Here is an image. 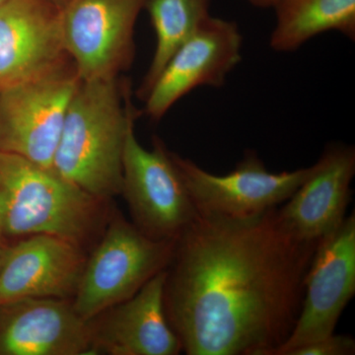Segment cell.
<instances>
[{
    "label": "cell",
    "instance_id": "6da1fadb",
    "mask_svg": "<svg viewBox=\"0 0 355 355\" xmlns=\"http://www.w3.org/2000/svg\"><path fill=\"white\" fill-rule=\"evenodd\" d=\"M318 244L294 235L279 207L242 221L198 214L166 268V316L184 352L272 355L297 321Z\"/></svg>",
    "mask_w": 355,
    "mask_h": 355
},
{
    "label": "cell",
    "instance_id": "5bb4252c",
    "mask_svg": "<svg viewBox=\"0 0 355 355\" xmlns=\"http://www.w3.org/2000/svg\"><path fill=\"white\" fill-rule=\"evenodd\" d=\"M311 167L309 176L279 211L294 235L319 243L345 219L355 175L354 147L331 144Z\"/></svg>",
    "mask_w": 355,
    "mask_h": 355
},
{
    "label": "cell",
    "instance_id": "8fae6325",
    "mask_svg": "<svg viewBox=\"0 0 355 355\" xmlns=\"http://www.w3.org/2000/svg\"><path fill=\"white\" fill-rule=\"evenodd\" d=\"M70 62L60 10L51 0H6L0 6V88L46 76Z\"/></svg>",
    "mask_w": 355,
    "mask_h": 355
},
{
    "label": "cell",
    "instance_id": "52a82bcc",
    "mask_svg": "<svg viewBox=\"0 0 355 355\" xmlns=\"http://www.w3.org/2000/svg\"><path fill=\"white\" fill-rule=\"evenodd\" d=\"M121 193L135 225L153 239H177L198 216L169 149L158 137L151 150L144 148L135 137V123L123 149Z\"/></svg>",
    "mask_w": 355,
    "mask_h": 355
},
{
    "label": "cell",
    "instance_id": "7a4b0ae2",
    "mask_svg": "<svg viewBox=\"0 0 355 355\" xmlns=\"http://www.w3.org/2000/svg\"><path fill=\"white\" fill-rule=\"evenodd\" d=\"M137 116L128 79L80 80L67 109L53 169L100 200L121 195L123 149Z\"/></svg>",
    "mask_w": 355,
    "mask_h": 355
},
{
    "label": "cell",
    "instance_id": "277c9868",
    "mask_svg": "<svg viewBox=\"0 0 355 355\" xmlns=\"http://www.w3.org/2000/svg\"><path fill=\"white\" fill-rule=\"evenodd\" d=\"M176 239L155 240L121 216L110 222L86 260L72 306L91 322L139 292L171 261Z\"/></svg>",
    "mask_w": 355,
    "mask_h": 355
},
{
    "label": "cell",
    "instance_id": "d6986e66",
    "mask_svg": "<svg viewBox=\"0 0 355 355\" xmlns=\"http://www.w3.org/2000/svg\"><path fill=\"white\" fill-rule=\"evenodd\" d=\"M282 0H248L249 3L258 8H275Z\"/></svg>",
    "mask_w": 355,
    "mask_h": 355
},
{
    "label": "cell",
    "instance_id": "e0dca14e",
    "mask_svg": "<svg viewBox=\"0 0 355 355\" xmlns=\"http://www.w3.org/2000/svg\"><path fill=\"white\" fill-rule=\"evenodd\" d=\"M211 0H146L147 12L156 35L153 62L137 95L144 101L173 53L210 17Z\"/></svg>",
    "mask_w": 355,
    "mask_h": 355
},
{
    "label": "cell",
    "instance_id": "3957f363",
    "mask_svg": "<svg viewBox=\"0 0 355 355\" xmlns=\"http://www.w3.org/2000/svg\"><path fill=\"white\" fill-rule=\"evenodd\" d=\"M104 202L53 168L0 151V238L55 235L83 246L101 228Z\"/></svg>",
    "mask_w": 355,
    "mask_h": 355
},
{
    "label": "cell",
    "instance_id": "30bf717a",
    "mask_svg": "<svg viewBox=\"0 0 355 355\" xmlns=\"http://www.w3.org/2000/svg\"><path fill=\"white\" fill-rule=\"evenodd\" d=\"M243 36L233 21L207 18L178 48L147 94L144 113L159 121L200 86L221 87L242 60Z\"/></svg>",
    "mask_w": 355,
    "mask_h": 355
},
{
    "label": "cell",
    "instance_id": "8992f818",
    "mask_svg": "<svg viewBox=\"0 0 355 355\" xmlns=\"http://www.w3.org/2000/svg\"><path fill=\"white\" fill-rule=\"evenodd\" d=\"M79 83L72 62L46 76L0 88V151L53 168Z\"/></svg>",
    "mask_w": 355,
    "mask_h": 355
},
{
    "label": "cell",
    "instance_id": "4fadbf2b",
    "mask_svg": "<svg viewBox=\"0 0 355 355\" xmlns=\"http://www.w3.org/2000/svg\"><path fill=\"white\" fill-rule=\"evenodd\" d=\"M92 327L67 299L24 298L0 305V355H91Z\"/></svg>",
    "mask_w": 355,
    "mask_h": 355
},
{
    "label": "cell",
    "instance_id": "ffe728a7",
    "mask_svg": "<svg viewBox=\"0 0 355 355\" xmlns=\"http://www.w3.org/2000/svg\"><path fill=\"white\" fill-rule=\"evenodd\" d=\"M55 6L58 7L60 10H62V9L65 8L72 0H51Z\"/></svg>",
    "mask_w": 355,
    "mask_h": 355
},
{
    "label": "cell",
    "instance_id": "9c48e42d",
    "mask_svg": "<svg viewBox=\"0 0 355 355\" xmlns=\"http://www.w3.org/2000/svg\"><path fill=\"white\" fill-rule=\"evenodd\" d=\"M354 294L355 216L352 212L318 244L306 275L297 321L286 342L272 355H284L299 345L333 335L340 315Z\"/></svg>",
    "mask_w": 355,
    "mask_h": 355
},
{
    "label": "cell",
    "instance_id": "7c38bea8",
    "mask_svg": "<svg viewBox=\"0 0 355 355\" xmlns=\"http://www.w3.org/2000/svg\"><path fill=\"white\" fill-rule=\"evenodd\" d=\"M83 246L60 236H29L0 259V305L24 298H73L86 263Z\"/></svg>",
    "mask_w": 355,
    "mask_h": 355
},
{
    "label": "cell",
    "instance_id": "2e32d148",
    "mask_svg": "<svg viewBox=\"0 0 355 355\" xmlns=\"http://www.w3.org/2000/svg\"><path fill=\"white\" fill-rule=\"evenodd\" d=\"M275 9L277 22L270 39L273 51H297L329 31L355 40V0H282Z\"/></svg>",
    "mask_w": 355,
    "mask_h": 355
},
{
    "label": "cell",
    "instance_id": "44dd1931",
    "mask_svg": "<svg viewBox=\"0 0 355 355\" xmlns=\"http://www.w3.org/2000/svg\"><path fill=\"white\" fill-rule=\"evenodd\" d=\"M4 250H2L1 246H0V259H1L2 254H3Z\"/></svg>",
    "mask_w": 355,
    "mask_h": 355
},
{
    "label": "cell",
    "instance_id": "7402d4cb",
    "mask_svg": "<svg viewBox=\"0 0 355 355\" xmlns=\"http://www.w3.org/2000/svg\"><path fill=\"white\" fill-rule=\"evenodd\" d=\"M6 1V0H0V6H1L3 2Z\"/></svg>",
    "mask_w": 355,
    "mask_h": 355
},
{
    "label": "cell",
    "instance_id": "ac0fdd59",
    "mask_svg": "<svg viewBox=\"0 0 355 355\" xmlns=\"http://www.w3.org/2000/svg\"><path fill=\"white\" fill-rule=\"evenodd\" d=\"M355 354V340L349 336L333 335L299 345L284 355H352Z\"/></svg>",
    "mask_w": 355,
    "mask_h": 355
},
{
    "label": "cell",
    "instance_id": "5b68a950",
    "mask_svg": "<svg viewBox=\"0 0 355 355\" xmlns=\"http://www.w3.org/2000/svg\"><path fill=\"white\" fill-rule=\"evenodd\" d=\"M198 214L242 221L265 214L286 202L307 179L311 168L272 173L254 151L249 150L226 175L205 171L191 159L170 151Z\"/></svg>",
    "mask_w": 355,
    "mask_h": 355
},
{
    "label": "cell",
    "instance_id": "ba28073f",
    "mask_svg": "<svg viewBox=\"0 0 355 355\" xmlns=\"http://www.w3.org/2000/svg\"><path fill=\"white\" fill-rule=\"evenodd\" d=\"M146 0H72L60 10L62 36L80 80L109 79L130 69L135 23Z\"/></svg>",
    "mask_w": 355,
    "mask_h": 355
},
{
    "label": "cell",
    "instance_id": "9a60e30c",
    "mask_svg": "<svg viewBox=\"0 0 355 355\" xmlns=\"http://www.w3.org/2000/svg\"><path fill=\"white\" fill-rule=\"evenodd\" d=\"M166 270L158 272L132 297L100 315L99 323L90 322L96 354L177 355L183 350L166 316Z\"/></svg>",
    "mask_w": 355,
    "mask_h": 355
}]
</instances>
